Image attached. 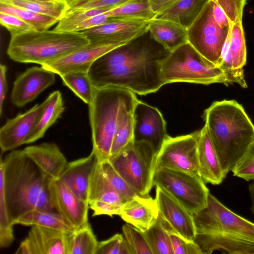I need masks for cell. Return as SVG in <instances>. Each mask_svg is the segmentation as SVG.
Masks as SVG:
<instances>
[{"label": "cell", "instance_id": "obj_1", "mask_svg": "<svg viewBox=\"0 0 254 254\" xmlns=\"http://www.w3.org/2000/svg\"><path fill=\"white\" fill-rule=\"evenodd\" d=\"M141 37L114 48L92 64L87 74L96 88L117 86L144 95L165 84L162 65L171 52L151 37Z\"/></svg>", "mask_w": 254, "mask_h": 254}, {"label": "cell", "instance_id": "obj_2", "mask_svg": "<svg viewBox=\"0 0 254 254\" xmlns=\"http://www.w3.org/2000/svg\"><path fill=\"white\" fill-rule=\"evenodd\" d=\"M193 241L202 254H254V223L227 207L209 193L206 206L192 214Z\"/></svg>", "mask_w": 254, "mask_h": 254}, {"label": "cell", "instance_id": "obj_3", "mask_svg": "<svg viewBox=\"0 0 254 254\" xmlns=\"http://www.w3.org/2000/svg\"><path fill=\"white\" fill-rule=\"evenodd\" d=\"M5 202L10 223L35 209L55 211L49 185L51 178L36 165L23 150H13L0 161Z\"/></svg>", "mask_w": 254, "mask_h": 254}, {"label": "cell", "instance_id": "obj_4", "mask_svg": "<svg viewBox=\"0 0 254 254\" xmlns=\"http://www.w3.org/2000/svg\"><path fill=\"white\" fill-rule=\"evenodd\" d=\"M202 117L226 177L254 139V125L243 106L234 100L213 102Z\"/></svg>", "mask_w": 254, "mask_h": 254}, {"label": "cell", "instance_id": "obj_5", "mask_svg": "<svg viewBox=\"0 0 254 254\" xmlns=\"http://www.w3.org/2000/svg\"><path fill=\"white\" fill-rule=\"evenodd\" d=\"M138 99L132 91L117 86L96 88L88 105L93 150L100 161L109 160L121 117L134 108Z\"/></svg>", "mask_w": 254, "mask_h": 254}, {"label": "cell", "instance_id": "obj_6", "mask_svg": "<svg viewBox=\"0 0 254 254\" xmlns=\"http://www.w3.org/2000/svg\"><path fill=\"white\" fill-rule=\"evenodd\" d=\"M89 43L81 32L32 30L11 36L6 53L15 62L43 65L63 58Z\"/></svg>", "mask_w": 254, "mask_h": 254}, {"label": "cell", "instance_id": "obj_7", "mask_svg": "<svg viewBox=\"0 0 254 254\" xmlns=\"http://www.w3.org/2000/svg\"><path fill=\"white\" fill-rule=\"evenodd\" d=\"M162 75L165 84L174 82L232 84L220 67L204 58L189 42L170 53L163 63Z\"/></svg>", "mask_w": 254, "mask_h": 254}, {"label": "cell", "instance_id": "obj_8", "mask_svg": "<svg viewBox=\"0 0 254 254\" xmlns=\"http://www.w3.org/2000/svg\"><path fill=\"white\" fill-rule=\"evenodd\" d=\"M157 155L145 142H134L109 160L130 188L142 196L153 186Z\"/></svg>", "mask_w": 254, "mask_h": 254}, {"label": "cell", "instance_id": "obj_9", "mask_svg": "<svg viewBox=\"0 0 254 254\" xmlns=\"http://www.w3.org/2000/svg\"><path fill=\"white\" fill-rule=\"evenodd\" d=\"M153 186L162 188L192 214L206 206L210 193L200 177L161 167L156 168Z\"/></svg>", "mask_w": 254, "mask_h": 254}, {"label": "cell", "instance_id": "obj_10", "mask_svg": "<svg viewBox=\"0 0 254 254\" xmlns=\"http://www.w3.org/2000/svg\"><path fill=\"white\" fill-rule=\"evenodd\" d=\"M229 29L217 23L213 14V1L209 0L188 29L189 43L204 58L220 67Z\"/></svg>", "mask_w": 254, "mask_h": 254}, {"label": "cell", "instance_id": "obj_11", "mask_svg": "<svg viewBox=\"0 0 254 254\" xmlns=\"http://www.w3.org/2000/svg\"><path fill=\"white\" fill-rule=\"evenodd\" d=\"M199 130L175 137L168 136L157 155L156 168H165L200 176L197 145Z\"/></svg>", "mask_w": 254, "mask_h": 254}, {"label": "cell", "instance_id": "obj_12", "mask_svg": "<svg viewBox=\"0 0 254 254\" xmlns=\"http://www.w3.org/2000/svg\"><path fill=\"white\" fill-rule=\"evenodd\" d=\"M133 117L134 142L148 143L157 155L168 136L161 113L157 108L138 100Z\"/></svg>", "mask_w": 254, "mask_h": 254}, {"label": "cell", "instance_id": "obj_13", "mask_svg": "<svg viewBox=\"0 0 254 254\" xmlns=\"http://www.w3.org/2000/svg\"><path fill=\"white\" fill-rule=\"evenodd\" d=\"M49 190L55 210L74 229L88 223L87 202L78 197L58 179H51Z\"/></svg>", "mask_w": 254, "mask_h": 254}, {"label": "cell", "instance_id": "obj_14", "mask_svg": "<svg viewBox=\"0 0 254 254\" xmlns=\"http://www.w3.org/2000/svg\"><path fill=\"white\" fill-rule=\"evenodd\" d=\"M89 40L90 43L82 48L59 60L41 66L60 76L72 72H87L97 59L121 46L109 43L99 38Z\"/></svg>", "mask_w": 254, "mask_h": 254}, {"label": "cell", "instance_id": "obj_15", "mask_svg": "<svg viewBox=\"0 0 254 254\" xmlns=\"http://www.w3.org/2000/svg\"><path fill=\"white\" fill-rule=\"evenodd\" d=\"M46 100L37 104L23 113L8 119L0 129V147L1 152L13 150L27 144L46 105Z\"/></svg>", "mask_w": 254, "mask_h": 254}, {"label": "cell", "instance_id": "obj_16", "mask_svg": "<svg viewBox=\"0 0 254 254\" xmlns=\"http://www.w3.org/2000/svg\"><path fill=\"white\" fill-rule=\"evenodd\" d=\"M56 73L42 66H33L15 80L10 95L11 102L18 107L33 101L46 88L54 84Z\"/></svg>", "mask_w": 254, "mask_h": 254}, {"label": "cell", "instance_id": "obj_17", "mask_svg": "<svg viewBox=\"0 0 254 254\" xmlns=\"http://www.w3.org/2000/svg\"><path fill=\"white\" fill-rule=\"evenodd\" d=\"M155 187V199L160 216L175 232L193 241L196 229L192 214L162 188Z\"/></svg>", "mask_w": 254, "mask_h": 254}, {"label": "cell", "instance_id": "obj_18", "mask_svg": "<svg viewBox=\"0 0 254 254\" xmlns=\"http://www.w3.org/2000/svg\"><path fill=\"white\" fill-rule=\"evenodd\" d=\"M67 233L41 226H31L15 254H66Z\"/></svg>", "mask_w": 254, "mask_h": 254}, {"label": "cell", "instance_id": "obj_19", "mask_svg": "<svg viewBox=\"0 0 254 254\" xmlns=\"http://www.w3.org/2000/svg\"><path fill=\"white\" fill-rule=\"evenodd\" d=\"M148 22L114 19L81 33L87 38H100L111 44L123 45L148 32Z\"/></svg>", "mask_w": 254, "mask_h": 254}, {"label": "cell", "instance_id": "obj_20", "mask_svg": "<svg viewBox=\"0 0 254 254\" xmlns=\"http://www.w3.org/2000/svg\"><path fill=\"white\" fill-rule=\"evenodd\" d=\"M99 160L92 150L87 157L67 163L58 180L80 198L88 203L90 179Z\"/></svg>", "mask_w": 254, "mask_h": 254}, {"label": "cell", "instance_id": "obj_21", "mask_svg": "<svg viewBox=\"0 0 254 254\" xmlns=\"http://www.w3.org/2000/svg\"><path fill=\"white\" fill-rule=\"evenodd\" d=\"M159 215L155 199L149 195H136L125 201L119 215L121 218L143 232L157 220Z\"/></svg>", "mask_w": 254, "mask_h": 254}, {"label": "cell", "instance_id": "obj_22", "mask_svg": "<svg viewBox=\"0 0 254 254\" xmlns=\"http://www.w3.org/2000/svg\"><path fill=\"white\" fill-rule=\"evenodd\" d=\"M199 175L205 183L221 184L226 177L204 125L199 130L197 145Z\"/></svg>", "mask_w": 254, "mask_h": 254}, {"label": "cell", "instance_id": "obj_23", "mask_svg": "<svg viewBox=\"0 0 254 254\" xmlns=\"http://www.w3.org/2000/svg\"><path fill=\"white\" fill-rule=\"evenodd\" d=\"M25 154L52 179H58L67 162L59 147L54 143L45 142L26 147Z\"/></svg>", "mask_w": 254, "mask_h": 254}, {"label": "cell", "instance_id": "obj_24", "mask_svg": "<svg viewBox=\"0 0 254 254\" xmlns=\"http://www.w3.org/2000/svg\"><path fill=\"white\" fill-rule=\"evenodd\" d=\"M148 31L152 38L171 52L189 42L188 29L170 20L154 18L148 22Z\"/></svg>", "mask_w": 254, "mask_h": 254}, {"label": "cell", "instance_id": "obj_25", "mask_svg": "<svg viewBox=\"0 0 254 254\" xmlns=\"http://www.w3.org/2000/svg\"><path fill=\"white\" fill-rule=\"evenodd\" d=\"M209 0H180L156 15L155 18L170 20L188 29Z\"/></svg>", "mask_w": 254, "mask_h": 254}, {"label": "cell", "instance_id": "obj_26", "mask_svg": "<svg viewBox=\"0 0 254 254\" xmlns=\"http://www.w3.org/2000/svg\"><path fill=\"white\" fill-rule=\"evenodd\" d=\"M37 226L69 233L75 229L55 211L35 209L29 211L16 220L13 225Z\"/></svg>", "mask_w": 254, "mask_h": 254}, {"label": "cell", "instance_id": "obj_27", "mask_svg": "<svg viewBox=\"0 0 254 254\" xmlns=\"http://www.w3.org/2000/svg\"><path fill=\"white\" fill-rule=\"evenodd\" d=\"M44 111L27 144L33 143L44 135L47 129L54 124L64 110L62 93L59 91L51 93L46 98Z\"/></svg>", "mask_w": 254, "mask_h": 254}, {"label": "cell", "instance_id": "obj_28", "mask_svg": "<svg viewBox=\"0 0 254 254\" xmlns=\"http://www.w3.org/2000/svg\"><path fill=\"white\" fill-rule=\"evenodd\" d=\"M105 13L108 17L115 19L146 22L154 19L157 14L152 10L149 0H128Z\"/></svg>", "mask_w": 254, "mask_h": 254}, {"label": "cell", "instance_id": "obj_29", "mask_svg": "<svg viewBox=\"0 0 254 254\" xmlns=\"http://www.w3.org/2000/svg\"><path fill=\"white\" fill-rule=\"evenodd\" d=\"M98 243L88 223L67 233L66 254H95Z\"/></svg>", "mask_w": 254, "mask_h": 254}, {"label": "cell", "instance_id": "obj_30", "mask_svg": "<svg viewBox=\"0 0 254 254\" xmlns=\"http://www.w3.org/2000/svg\"><path fill=\"white\" fill-rule=\"evenodd\" d=\"M213 14L220 26L229 28V22L234 24L242 22L243 10L247 0H212Z\"/></svg>", "mask_w": 254, "mask_h": 254}, {"label": "cell", "instance_id": "obj_31", "mask_svg": "<svg viewBox=\"0 0 254 254\" xmlns=\"http://www.w3.org/2000/svg\"><path fill=\"white\" fill-rule=\"evenodd\" d=\"M0 3L13 5L35 13L61 20L68 10L64 0L29 1L24 0H0Z\"/></svg>", "mask_w": 254, "mask_h": 254}, {"label": "cell", "instance_id": "obj_32", "mask_svg": "<svg viewBox=\"0 0 254 254\" xmlns=\"http://www.w3.org/2000/svg\"><path fill=\"white\" fill-rule=\"evenodd\" d=\"M142 233L153 254H174L169 231L160 215L155 222Z\"/></svg>", "mask_w": 254, "mask_h": 254}, {"label": "cell", "instance_id": "obj_33", "mask_svg": "<svg viewBox=\"0 0 254 254\" xmlns=\"http://www.w3.org/2000/svg\"><path fill=\"white\" fill-rule=\"evenodd\" d=\"M63 84L69 88L78 98L89 105L96 90L87 72H72L60 76Z\"/></svg>", "mask_w": 254, "mask_h": 254}, {"label": "cell", "instance_id": "obj_34", "mask_svg": "<svg viewBox=\"0 0 254 254\" xmlns=\"http://www.w3.org/2000/svg\"><path fill=\"white\" fill-rule=\"evenodd\" d=\"M0 12L14 15L29 24L36 30L43 31L57 24V19L38 14L25 8L0 2Z\"/></svg>", "mask_w": 254, "mask_h": 254}, {"label": "cell", "instance_id": "obj_35", "mask_svg": "<svg viewBox=\"0 0 254 254\" xmlns=\"http://www.w3.org/2000/svg\"><path fill=\"white\" fill-rule=\"evenodd\" d=\"M133 108L126 112L119 121L113 141L110 158L134 142Z\"/></svg>", "mask_w": 254, "mask_h": 254}, {"label": "cell", "instance_id": "obj_36", "mask_svg": "<svg viewBox=\"0 0 254 254\" xmlns=\"http://www.w3.org/2000/svg\"><path fill=\"white\" fill-rule=\"evenodd\" d=\"M230 47L233 68L243 69L247 63V48L242 22L232 24Z\"/></svg>", "mask_w": 254, "mask_h": 254}, {"label": "cell", "instance_id": "obj_37", "mask_svg": "<svg viewBox=\"0 0 254 254\" xmlns=\"http://www.w3.org/2000/svg\"><path fill=\"white\" fill-rule=\"evenodd\" d=\"M108 10L104 9H88L67 10L63 18L53 29L58 31L71 32L73 27L85 19L101 14Z\"/></svg>", "mask_w": 254, "mask_h": 254}, {"label": "cell", "instance_id": "obj_38", "mask_svg": "<svg viewBox=\"0 0 254 254\" xmlns=\"http://www.w3.org/2000/svg\"><path fill=\"white\" fill-rule=\"evenodd\" d=\"M13 225L10 223L8 215L3 183L0 178V247H9L14 240Z\"/></svg>", "mask_w": 254, "mask_h": 254}, {"label": "cell", "instance_id": "obj_39", "mask_svg": "<svg viewBox=\"0 0 254 254\" xmlns=\"http://www.w3.org/2000/svg\"><path fill=\"white\" fill-rule=\"evenodd\" d=\"M122 231L132 254H153L141 231L128 223L123 226Z\"/></svg>", "mask_w": 254, "mask_h": 254}, {"label": "cell", "instance_id": "obj_40", "mask_svg": "<svg viewBox=\"0 0 254 254\" xmlns=\"http://www.w3.org/2000/svg\"><path fill=\"white\" fill-rule=\"evenodd\" d=\"M100 162L104 175L113 188L123 197L125 201L137 195L118 173L109 160Z\"/></svg>", "mask_w": 254, "mask_h": 254}, {"label": "cell", "instance_id": "obj_41", "mask_svg": "<svg viewBox=\"0 0 254 254\" xmlns=\"http://www.w3.org/2000/svg\"><path fill=\"white\" fill-rule=\"evenodd\" d=\"M233 175L247 181H254V139L232 171Z\"/></svg>", "mask_w": 254, "mask_h": 254}, {"label": "cell", "instance_id": "obj_42", "mask_svg": "<svg viewBox=\"0 0 254 254\" xmlns=\"http://www.w3.org/2000/svg\"><path fill=\"white\" fill-rule=\"evenodd\" d=\"M95 254H132V252L123 236L116 234L99 242Z\"/></svg>", "mask_w": 254, "mask_h": 254}, {"label": "cell", "instance_id": "obj_43", "mask_svg": "<svg viewBox=\"0 0 254 254\" xmlns=\"http://www.w3.org/2000/svg\"><path fill=\"white\" fill-rule=\"evenodd\" d=\"M68 6V10L88 9L111 10L128 0H64Z\"/></svg>", "mask_w": 254, "mask_h": 254}, {"label": "cell", "instance_id": "obj_44", "mask_svg": "<svg viewBox=\"0 0 254 254\" xmlns=\"http://www.w3.org/2000/svg\"><path fill=\"white\" fill-rule=\"evenodd\" d=\"M165 222L169 231L174 254H202L199 247L193 241L188 240L177 233L166 222Z\"/></svg>", "mask_w": 254, "mask_h": 254}, {"label": "cell", "instance_id": "obj_45", "mask_svg": "<svg viewBox=\"0 0 254 254\" xmlns=\"http://www.w3.org/2000/svg\"><path fill=\"white\" fill-rule=\"evenodd\" d=\"M0 24L10 33V36L32 30L33 26L14 15L0 12Z\"/></svg>", "mask_w": 254, "mask_h": 254}, {"label": "cell", "instance_id": "obj_46", "mask_svg": "<svg viewBox=\"0 0 254 254\" xmlns=\"http://www.w3.org/2000/svg\"><path fill=\"white\" fill-rule=\"evenodd\" d=\"M89 207L93 210V216L102 215L112 217L114 215H119L121 207L109 203L94 201L89 203Z\"/></svg>", "mask_w": 254, "mask_h": 254}, {"label": "cell", "instance_id": "obj_47", "mask_svg": "<svg viewBox=\"0 0 254 254\" xmlns=\"http://www.w3.org/2000/svg\"><path fill=\"white\" fill-rule=\"evenodd\" d=\"M7 67L5 65H0V115L2 112L3 105L7 92V86L6 81Z\"/></svg>", "mask_w": 254, "mask_h": 254}, {"label": "cell", "instance_id": "obj_48", "mask_svg": "<svg viewBox=\"0 0 254 254\" xmlns=\"http://www.w3.org/2000/svg\"><path fill=\"white\" fill-rule=\"evenodd\" d=\"M180 0H149L152 10L160 13L172 6Z\"/></svg>", "mask_w": 254, "mask_h": 254}, {"label": "cell", "instance_id": "obj_49", "mask_svg": "<svg viewBox=\"0 0 254 254\" xmlns=\"http://www.w3.org/2000/svg\"><path fill=\"white\" fill-rule=\"evenodd\" d=\"M29 0V1H51V0Z\"/></svg>", "mask_w": 254, "mask_h": 254}]
</instances>
